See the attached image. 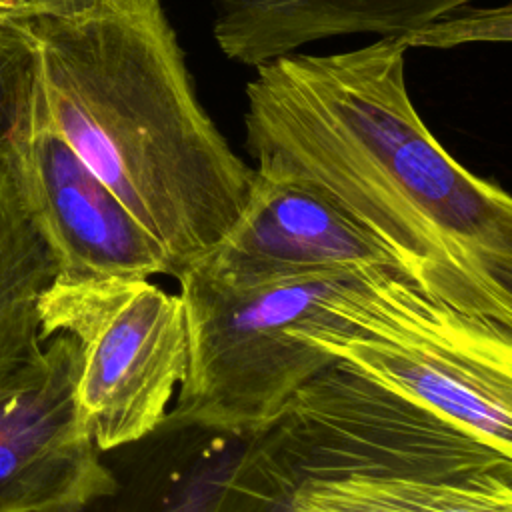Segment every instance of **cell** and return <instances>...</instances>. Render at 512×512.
I'll list each match as a JSON object with an SVG mask.
<instances>
[{
    "mask_svg": "<svg viewBox=\"0 0 512 512\" xmlns=\"http://www.w3.org/2000/svg\"><path fill=\"white\" fill-rule=\"evenodd\" d=\"M440 512H512V472L488 478Z\"/></svg>",
    "mask_w": 512,
    "mask_h": 512,
    "instance_id": "cell-15",
    "label": "cell"
},
{
    "mask_svg": "<svg viewBox=\"0 0 512 512\" xmlns=\"http://www.w3.org/2000/svg\"><path fill=\"white\" fill-rule=\"evenodd\" d=\"M208 512H286L276 468L260 436L250 438L228 474L216 482Z\"/></svg>",
    "mask_w": 512,
    "mask_h": 512,
    "instance_id": "cell-12",
    "label": "cell"
},
{
    "mask_svg": "<svg viewBox=\"0 0 512 512\" xmlns=\"http://www.w3.org/2000/svg\"><path fill=\"white\" fill-rule=\"evenodd\" d=\"M406 42L292 52L246 84L256 172L320 194L398 274L448 306L512 328V200L430 132L406 88Z\"/></svg>",
    "mask_w": 512,
    "mask_h": 512,
    "instance_id": "cell-1",
    "label": "cell"
},
{
    "mask_svg": "<svg viewBox=\"0 0 512 512\" xmlns=\"http://www.w3.org/2000/svg\"><path fill=\"white\" fill-rule=\"evenodd\" d=\"M16 156L32 216L56 258V276H172L162 246L54 130L44 100Z\"/></svg>",
    "mask_w": 512,
    "mask_h": 512,
    "instance_id": "cell-7",
    "label": "cell"
},
{
    "mask_svg": "<svg viewBox=\"0 0 512 512\" xmlns=\"http://www.w3.org/2000/svg\"><path fill=\"white\" fill-rule=\"evenodd\" d=\"M212 490L214 488H196V490L188 492L186 496H182L180 500H176L156 512H208Z\"/></svg>",
    "mask_w": 512,
    "mask_h": 512,
    "instance_id": "cell-16",
    "label": "cell"
},
{
    "mask_svg": "<svg viewBox=\"0 0 512 512\" xmlns=\"http://www.w3.org/2000/svg\"><path fill=\"white\" fill-rule=\"evenodd\" d=\"M294 330L334 362L512 456V328L460 312L388 268H362Z\"/></svg>",
    "mask_w": 512,
    "mask_h": 512,
    "instance_id": "cell-3",
    "label": "cell"
},
{
    "mask_svg": "<svg viewBox=\"0 0 512 512\" xmlns=\"http://www.w3.org/2000/svg\"><path fill=\"white\" fill-rule=\"evenodd\" d=\"M56 258L42 236L16 152L0 156V392L44 350L40 296L56 278Z\"/></svg>",
    "mask_w": 512,
    "mask_h": 512,
    "instance_id": "cell-10",
    "label": "cell"
},
{
    "mask_svg": "<svg viewBox=\"0 0 512 512\" xmlns=\"http://www.w3.org/2000/svg\"><path fill=\"white\" fill-rule=\"evenodd\" d=\"M510 6L502 8H474L460 6L424 28L402 36L406 46H434L448 48L474 40H510Z\"/></svg>",
    "mask_w": 512,
    "mask_h": 512,
    "instance_id": "cell-13",
    "label": "cell"
},
{
    "mask_svg": "<svg viewBox=\"0 0 512 512\" xmlns=\"http://www.w3.org/2000/svg\"><path fill=\"white\" fill-rule=\"evenodd\" d=\"M474 0H210L220 52L260 66L298 48L350 34L402 38Z\"/></svg>",
    "mask_w": 512,
    "mask_h": 512,
    "instance_id": "cell-9",
    "label": "cell"
},
{
    "mask_svg": "<svg viewBox=\"0 0 512 512\" xmlns=\"http://www.w3.org/2000/svg\"><path fill=\"white\" fill-rule=\"evenodd\" d=\"M354 272L246 274L208 258L176 280L188 360L164 424L240 438L266 432L292 396L334 360L294 334L324 320L326 296Z\"/></svg>",
    "mask_w": 512,
    "mask_h": 512,
    "instance_id": "cell-4",
    "label": "cell"
},
{
    "mask_svg": "<svg viewBox=\"0 0 512 512\" xmlns=\"http://www.w3.org/2000/svg\"><path fill=\"white\" fill-rule=\"evenodd\" d=\"M114 0H0V12L10 18L80 20L98 14Z\"/></svg>",
    "mask_w": 512,
    "mask_h": 512,
    "instance_id": "cell-14",
    "label": "cell"
},
{
    "mask_svg": "<svg viewBox=\"0 0 512 512\" xmlns=\"http://www.w3.org/2000/svg\"><path fill=\"white\" fill-rule=\"evenodd\" d=\"M42 338L78 344V400L100 452L162 428L188 360L180 294L150 278L56 276L40 296Z\"/></svg>",
    "mask_w": 512,
    "mask_h": 512,
    "instance_id": "cell-5",
    "label": "cell"
},
{
    "mask_svg": "<svg viewBox=\"0 0 512 512\" xmlns=\"http://www.w3.org/2000/svg\"><path fill=\"white\" fill-rule=\"evenodd\" d=\"M0 16H4V14H2V12H0Z\"/></svg>",
    "mask_w": 512,
    "mask_h": 512,
    "instance_id": "cell-17",
    "label": "cell"
},
{
    "mask_svg": "<svg viewBox=\"0 0 512 512\" xmlns=\"http://www.w3.org/2000/svg\"><path fill=\"white\" fill-rule=\"evenodd\" d=\"M204 258L246 274L362 268L398 274L386 250L332 202L306 186L260 172L242 214Z\"/></svg>",
    "mask_w": 512,
    "mask_h": 512,
    "instance_id": "cell-8",
    "label": "cell"
},
{
    "mask_svg": "<svg viewBox=\"0 0 512 512\" xmlns=\"http://www.w3.org/2000/svg\"><path fill=\"white\" fill-rule=\"evenodd\" d=\"M54 130L162 246L172 276L242 214L256 170L200 106L160 0H114L80 20L24 18Z\"/></svg>",
    "mask_w": 512,
    "mask_h": 512,
    "instance_id": "cell-2",
    "label": "cell"
},
{
    "mask_svg": "<svg viewBox=\"0 0 512 512\" xmlns=\"http://www.w3.org/2000/svg\"><path fill=\"white\" fill-rule=\"evenodd\" d=\"M40 106L38 40L24 18L0 16V156L18 150Z\"/></svg>",
    "mask_w": 512,
    "mask_h": 512,
    "instance_id": "cell-11",
    "label": "cell"
},
{
    "mask_svg": "<svg viewBox=\"0 0 512 512\" xmlns=\"http://www.w3.org/2000/svg\"><path fill=\"white\" fill-rule=\"evenodd\" d=\"M48 340L0 392V512H80L118 492L80 408L78 344Z\"/></svg>",
    "mask_w": 512,
    "mask_h": 512,
    "instance_id": "cell-6",
    "label": "cell"
}]
</instances>
